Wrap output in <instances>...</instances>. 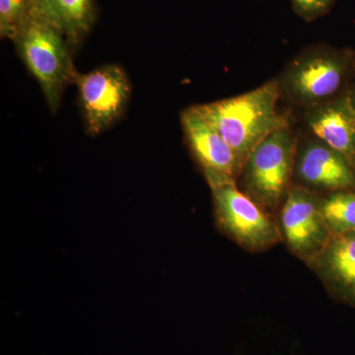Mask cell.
Instances as JSON below:
<instances>
[{
  "instance_id": "cell-5",
  "label": "cell",
  "mask_w": 355,
  "mask_h": 355,
  "mask_svg": "<svg viewBox=\"0 0 355 355\" xmlns=\"http://www.w3.org/2000/svg\"><path fill=\"white\" fill-rule=\"evenodd\" d=\"M74 84L88 135H101L123 118L132 96V84L120 65L107 64L88 73L77 72Z\"/></svg>"
},
{
  "instance_id": "cell-8",
  "label": "cell",
  "mask_w": 355,
  "mask_h": 355,
  "mask_svg": "<svg viewBox=\"0 0 355 355\" xmlns=\"http://www.w3.org/2000/svg\"><path fill=\"white\" fill-rule=\"evenodd\" d=\"M181 123L187 144L209 186L236 181L243 171L239 159L196 106L182 112Z\"/></svg>"
},
{
  "instance_id": "cell-14",
  "label": "cell",
  "mask_w": 355,
  "mask_h": 355,
  "mask_svg": "<svg viewBox=\"0 0 355 355\" xmlns=\"http://www.w3.org/2000/svg\"><path fill=\"white\" fill-rule=\"evenodd\" d=\"M34 12V0H0L1 39L13 41Z\"/></svg>"
},
{
  "instance_id": "cell-15",
  "label": "cell",
  "mask_w": 355,
  "mask_h": 355,
  "mask_svg": "<svg viewBox=\"0 0 355 355\" xmlns=\"http://www.w3.org/2000/svg\"><path fill=\"white\" fill-rule=\"evenodd\" d=\"M291 3L299 17L311 22L328 13L335 0H291Z\"/></svg>"
},
{
  "instance_id": "cell-11",
  "label": "cell",
  "mask_w": 355,
  "mask_h": 355,
  "mask_svg": "<svg viewBox=\"0 0 355 355\" xmlns=\"http://www.w3.org/2000/svg\"><path fill=\"white\" fill-rule=\"evenodd\" d=\"M307 123L318 139L342 154L355 169V105L352 96L311 107Z\"/></svg>"
},
{
  "instance_id": "cell-7",
  "label": "cell",
  "mask_w": 355,
  "mask_h": 355,
  "mask_svg": "<svg viewBox=\"0 0 355 355\" xmlns=\"http://www.w3.org/2000/svg\"><path fill=\"white\" fill-rule=\"evenodd\" d=\"M345 60L331 51L317 50L292 62L284 76V88L292 99L314 107L323 104L342 85Z\"/></svg>"
},
{
  "instance_id": "cell-3",
  "label": "cell",
  "mask_w": 355,
  "mask_h": 355,
  "mask_svg": "<svg viewBox=\"0 0 355 355\" xmlns=\"http://www.w3.org/2000/svg\"><path fill=\"white\" fill-rule=\"evenodd\" d=\"M296 153L295 137L287 127L266 137L245 163V193L270 214L286 200L292 186Z\"/></svg>"
},
{
  "instance_id": "cell-10",
  "label": "cell",
  "mask_w": 355,
  "mask_h": 355,
  "mask_svg": "<svg viewBox=\"0 0 355 355\" xmlns=\"http://www.w3.org/2000/svg\"><path fill=\"white\" fill-rule=\"evenodd\" d=\"M306 265L334 298L355 308V231L331 235L324 249Z\"/></svg>"
},
{
  "instance_id": "cell-12",
  "label": "cell",
  "mask_w": 355,
  "mask_h": 355,
  "mask_svg": "<svg viewBox=\"0 0 355 355\" xmlns=\"http://www.w3.org/2000/svg\"><path fill=\"white\" fill-rule=\"evenodd\" d=\"M35 12L64 33L72 48L79 46L97 18L95 0H34Z\"/></svg>"
},
{
  "instance_id": "cell-13",
  "label": "cell",
  "mask_w": 355,
  "mask_h": 355,
  "mask_svg": "<svg viewBox=\"0 0 355 355\" xmlns=\"http://www.w3.org/2000/svg\"><path fill=\"white\" fill-rule=\"evenodd\" d=\"M324 220L333 234L355 231V191H338L322 200Z\"/></svg>"
},
{
  "instance_id": "cell-1",
  "label": "cell",
  "mask_w": 355,
  "mask_h": 355,
  "mask_svg": "<svg viewBox=\"0 0 355 355\" xmlns=\"http://www.w3.org/2000/svg\"><path fill=\"white\" fill-rule=\"evenodd\" d=\"M279 92V81L270 80L244 94L197 105L196 108L220 133L244 168L254 149L266 137L288 127L277 111Z\"/></svg>"
},
{
  "instance_id": "cell-6",
  "label": "cell",
  "mask_w": 355,
  "mask_h": 355,
  "mask_svg": "<svg viewBox=\"0 0 355 355\" xmlns=\"http://www.w3.org/2000/svg\"><path fill=\"white\" fill-rule=\"evenodd\" d=\"M322 200L319 193L292 184L280 207L277 222L282 241L306 263L324 249L333 235L324 218Z\"/></svg>"
},
{
  "instance_id": "cell-9",
  "label": "cell",
  "mask_w": 355,
  "mask_h": 355,
  "mask_svg": "<svg viewBox=\"0 0 355 355\" xmlns=\"http://www.w3.org/2000/svg\"><path fill=\"white\" fill-rule=\"evenodd\" d=\"M296 184L315 193L355 191V169L342 154L320 139H310L296 153Z\"/></svg>"
},
{
  "instance_id": "cell-2",
  "label": "cell",
  "mask_w": 355,
  "mask_h": 355,
  "mask_svg": "<svg viewBox=\"0 0 355 355\" xmlns=\"http://www.w3.org/2000/svg\"><path fill=\"white\" fill-rule=\"evenodd\" d=\"M18 53L38 81L51 111L60 107L65 86L74 83L77 71L74 50L64 33L36 12L13 40Z\"/></svg>"
},
{
  "instance_id": "cell-4",
  "label": "cell",
  "mask_w": 355,
  "mask_h": 355,
  "mask_svg": "<svg viewBox=\"0 0 355 355\" xmlns=\"http://www.w3.org/2000/svg\"><path fill=\"white\" fill-rule=\"evenodd\" d=\"M216 223L224 234L247 251H265L282 241L272 214L236 186V181L210 186Z\"/></svg>"
},
{
  "instance_id": "cell-16",
  "label": "cell",
  "mask_w": 355,
  "mask_h": 355,
  "mask_svg": "<svg viewBox=\"0 0 355 355\" xmlns=\"http://www.w3.org/2000/svg\"><path fill=\"white\" fill-rule=\"evenodd\" d=\"M352 100H354V105H355V96H354V97H352Z\"/></svg>"
}]
</instances>
